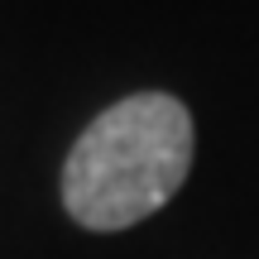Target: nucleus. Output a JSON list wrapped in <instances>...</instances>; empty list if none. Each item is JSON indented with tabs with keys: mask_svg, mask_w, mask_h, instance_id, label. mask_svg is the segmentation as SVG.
<instances>
[{
	"mask_svg": "<svg viewBox=\"0 0 259 259\" xmlns=\"http://www.w3.org/2000/svg\"><path fill=\"white\" fill-rule=\"evenodd\" d=\"M192 115L168 92H135L106 106L63 163V206L87 231H125L154 216L187 183Z\"/></svg>",
	"mask_w": 259,
	"mask_h": 259,
	"instance_id": "obj_1",
	"label": "nucleus"
}]
</instances>
